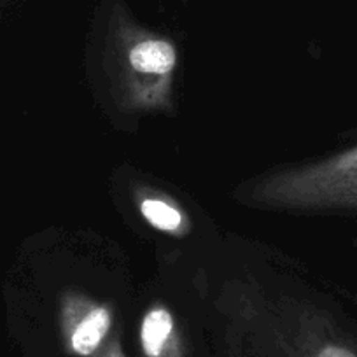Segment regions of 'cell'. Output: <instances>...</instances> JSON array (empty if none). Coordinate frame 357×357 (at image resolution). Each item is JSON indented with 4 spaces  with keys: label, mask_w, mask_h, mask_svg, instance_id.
Instances as JSON below:
<instances>
[{
    "label": "cell",
    "mask_w": 357,
    "mask_h": 357,
    "mask_svg": "<svg viewBox=\"0 0 357 357\" xmlns=\"http://www.w3.org/2000/svg\"><path fill=\"white\" fill-rule=\"evenodd\" d=\"M268 208L342 212L357 218V144L315 163L279 172L250 190Z\"/></svg>",
    "instance_id": "obj_1"
},
{
    "label": "cell",
    "mask_w": 357,
    "mask_h": 357,
    "mask_svg": "<svg viewBox=\"0 0 357 357\" xmlns=\"http://www.w3.org/2000/svg\"><path fill=\"white\" fill-rule=\"evenodd\" d=\"M111 53L116 93L123 107L161 111L170 105L177 67V50L170 40L139 29L119 13Z\"/></svg>",
    "instance_id": "obj_2"
},
{
    "label": "cell",
    "mask_w": 357,
    "mask_h": 357,
    "mask_svg": "<svg viewBox=\"0 0 357 357\" xmlns=\"http://www.w3.org/2000/svg\"><path fill=\"white\" fill-rule=\"evenodd\" d=\"M112 326V314L105 305L82 296H70L61 308L65 347L79 357H91L104 347Z\"/></svg>",
    "instance_id": "obj_3"
},
{
    "label": "cell",
    "mask_w": 357,
    "mask_h": 357,
    "mask_svg": "<svg viewBox=\"0 0 357 357\" xmlns=\"http://www.w3.org/2000/svg\"><path fill=\"white\" fill-rule=\"evenodd\" d=\"M140 345L146 357H183L175 322L165 307H154L144 315Z\"/></svg>",
    "instance_id": "obj_4"
},
{
    "label": "cell",
    "mask_w": 357,
    "mask_h": 357,
    "mask_svg": "<svg viewBox=\"0 0 357 357\" xmlns=\"http://www.w3.org/2000/svg\"><path fill=\"white\" fill-rule=\"evenodd\" d=\"M140 212L146 218V221L151 226L165 233H174V235H181L186 229L188 221L184 214L178 211L175 205L170 202L163 200V198H146L140 204Z\"/></svg>",
    "instance_id": "obj_5"
},
{
    "label": "cell",
    "mask_w": 357,
    "mask_h": 357,
    "mask_svg": "<svg viewBox=\"0 0 357 357\" xmlns=\"http://www.w3.org/2000/svg\"><path fill=\"white\" fill-rule=\"evenodd\" d=\"M314 357H357V343L350 338H328L315 349Z\"/></svg>",
    "instance_id": "obj_6"
},
{
    "label": "cell",
    "mask_w": 357,
    "mask_h": 357,
    "mask_svg": "<svg viewBox=\"0 0 357 357\" xmlns=\"http://www.w3.org/2000/svg\"><path fill=\"white\" fill-rule=\"evenodd\" d=\"M97 354H98L97 357H125V354H123L118 340H112L111 343L104 345V349L98 350Z\"/></svg>",
    "instance_id": "obj_7"
}]
</instances>
